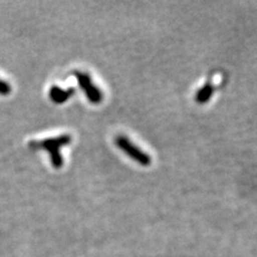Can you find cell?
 Wrapping results in <instances>:
<instances>
[{"instance_id":"6da1fadb","label":"cell","mask_w":257,"mask_h":257,"mask_svg":"<svg viewBox=\"0 0 257 257\" xmlns=\"http://www.w3.org/2000/svg\"><path fill=\"white\" fill-rule=\"evenodd\" d=\"M72 141L71 136L68 134H63L54 139H46L43 141H31L29 143V148L32 150H46L50 154L51 162L53 167L61 168L63 165V159L60 154L62 147L67 146Z\"/></svg>"},{"instance_id":"7a4b0ae2","label":"cell","mask_w":257,"mask_h":257,"mask_svg":"<svg viewBox=\"0 0 257 257\" xmlns=\"http://www.w3.org/2000/svg\"><path fill=\"white\" fill-rule=\"evenodd\" d=\"M115 143L118 146V148L121 149L126 156L130 157L135 162L143 166H148L151 163V158L144 152L142 149H140L136 145H134L130 140H128L124 135H118Z\"/></svg>"},{"instance_id":"3957f363","label":"cell","mask_w":257,"mask_h":257,"mask_svg":"<svg viewBox=\"0 0 257 257\" xmlns=\"http://www.w3.org/2000/svg\"><path fill=\"white\" fill-rule=\"evenodd\" d=\"M73 74L76 77L82 90L85 92L87 99L92 104L101 103V101L103 100V93L99 88L92 83L90 75L80 71H75L73 72Z\"/></svg>"},{"instance_id":"277c9868","label":"cell","mask_w":257,"mask_h":257,"mask_svg":"<svg viewBox=\"0 0 257 257\" xmlns=\"http://www.w3.org/2000/svg\"><path fill=\"white\" fill-rule=\"evenodd\" d=\"M75 90L73 88H70V89H62V88L58 86H53L51 87V89L48 90V96L50 99L56 103V104H62L64 102H67L72 95L74 94Z\"/></svg>"},{"instance_id":"5b68a950","label":"cell","mask_w":257,"mask_h":257,"mask_svg":"<svg viewBox=\"0 0 257 257\" xmlns=\"http://www.w3.org/2000/svg\"><path fill=\"white\" fill-rule=\"evenodd\" d=\"M214 91V86L212 85L211 82L206 83L200 89L196 92L195 95V101L199 104H205L209 100L211 99V96Z\"/></svg>"},{"instance_id":"8992f818","label":"cell","mask_w":257,"mask_h":257,"mask_svg":"<svg viewBox=\"0 0 257 257\" xmlns=\"http://www.w3.org/2000/svg\"><path fill=\"white\" fill-rule=\"evenodd\" d=\"M12 91V88L11 85L8 84L6 80L0 78V94L2 95H8L10 94Z\"/></svg>"}]
</instances>
